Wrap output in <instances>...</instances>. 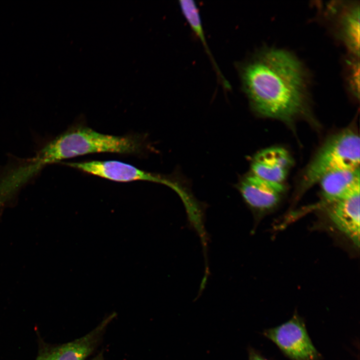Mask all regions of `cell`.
<instances>
[{
	"instance_id": "1",
	"label": "cell",
	"mask_w": 360,
	"mask_h": 360,
	"mask_svg": "<svg viewBox=\"0 0 360 360\" xmlns=\"http://www.w3.org/2000/svg\"><path fill=\"white\" fill-rule=\"evenodd\" d=\"M240 76L250 105L260 116L288 123L307 112L308 76L291 52L262 48L242 66Z\"/></svg>"
},
{
	"instance_id": "2",
	"label": "cell",
	"mask_w": 360,
	"mask_h": 360,
	"mask_svg": "<svg viewBox=\"0 0 360 360\" xmlns=\"http://www.w3.org/2000/svg\"><path fill=\"white\" fill-rule=\"evenodd\" d=\"M142 146L136 136L103 134L85 126L71 128L46 144L54 162L94 153L138 154Z\"/></svg>"
},
{
	"instance_id": "3",
	"label": "cell",
	"mask_w": 360,
	"mask_h": 360,
	"mask_svg": "<svg viewBox=\"0 0 360 360\" xmlns=\"http://www.w3.org/2000/svg\"><path fill=\"white\" fill-rule=\"evenodd\" d=\"M360 140L352 129H345L326 140L306 168L300 192L319 182L330 172L360 168Z\"/></svg>"
},
{
	"instance_id": "4",
	"label": "cell",
	"mask_w": 360,
	"mask_h": 360,
	"mask_svg": "<svg viewBox=\"0 0 360 360\" xmlns=\"http://www.w3.org/2000/svg\"><path fill=\"white\" fill-rule=\"evenodd\" d=\"M264 334L291 360L320 358V354L308 334L304 320L296 313L281 325L266 330Z\"/></svg>"
},
{
	"instance_id": "5",
	"label": "cell",
	"mask_w": 360,
	"mask_h": 360,
	"mask_svg": "<svg viewBox=\"0 0 360 360\" xmlns=\"http://www.w3.org/2000/svg\"><path fill=\"white\" fill-rule=\"evenodd\" d=\"M64 164L86 173L116 182L144 180L161 183L170 188L173 184L172 181L160 176L116 160H92Z\"/></svg>"
},
{
	"instance_id": "6",
	"label": "cell",
	"mask_w": 360,
	"mask_h": 360,
	"mask_svg": "<svg viewBox=\"0 0 360 360\" xmlns=\"http://www.w3.org/2000/svg\"><path fill=\"white\" fill-rule=\"evenodd\" d=\"M360 185L324 206L333 225L358 247L360 244Z\"/></svg>"
},
{
	"instance_id": "7",
	"label": "cell",
	"mask_w": 360,
	"mask_h": 360,
	"mask_svg": "<svg viewBox=\"0 0 360 360\" xmlns=\"http://www.w3.org/2000/svg\"><path fill=\"white\" fill-rule=\"evenodd\" d=\"M238 188L244 202L256 216L274 208L285 191L282 183L267 180L252 173L241 180Z\"/></svg>"
},
{
	"instance_id": "8",
	"label": "cell",
	"mask_w": 360,
	"mask_h": 360,
	"mask_svg": "<svg viewBox=\"0 0 360 360\" xmlns=\"http://www.w3.org/2000/svg\"><path fill=\"white\" fill-rule=\"evenodd\" d=\"M329 14L332 18L336 36L350 54L360 56V4L356 2L330 4Z\"/></svg>"
},
{
	"instance_id": "9",
	"label": "cell",
	"mask_w": 360,
	"mask_h": 360,
	"mask_svg": "<svg viewBox=\"0 0 360 360\" xmlns=\"http://www.w3.org/2000/svg\"><path fill=\"white\" fill-rule=\"evenodd\" d=\"M293 164L290 153L279 146L264 149L252 160V172L262 179L282 183Z\"/></svg>"
},
{
	"instance_id": "10",
	"label": "cell",
	"mask_w": 360,
	"mask_h": 360,
	"mask_svg": "<svg viewBox=\"0 0 360 360\" xmlns=\"http://www.w3.org/2000/svg\"><path fill=\"white\" fill-rule=\"evenodd\" d=\"M360 168L330 172L319 182L324 205L340 198L360 184Z\"/></svg>"
},
{
	"instance_id": "11",
	"label": "cell",
	"mask_w": 360,
	"mask_h": 360,
	"mask_svg": "<svg viewBox=\"0 0 360 360\" xmlns=\"http://www.w3.org/2000/svg\"><path fill=\"white\" fill-rule=\"evenodd\" d=\"M94 336L88 334L40 355L37 360H84L91 352Z\"/></svg>"
},
{
	"instance_id": "12",
	"label": "cell",
	"mask_w": 360,
	"mask_h": 360,
	"mask_svg": "<svg viewBox=\"0 0 360 360\" xmlns=\"http://www.w3.org/2000/svg\"><path fill=\"white\" fill-rule=\"evenodd\" d=\"M179 3L182 13L184 18L188 21L192 31L196 34V36L200 38L204 44L205 50L209 55L210 60H212L214 66L216 68L217 73L221 79V80H224V78L220 72L218 68L210 54V52L206 42L200 16L196 4L194 1L192 0H180Z\"/></svg>"
},
{
	"instance_id": "13",
	"label": "cell",
	"mask_w": 360,
	"mask_h": 360,
	"mask_svg": "<svg viewBox=\"0 0 360 360\" xmlns=\"http://www.w3.org/2000/svg\"><path fill=\"white\" fill-rule=\"evenodd\" d=\"M346 60L347 88L352 96L358 100L360 97L359 57L351 54Z\"/></svg>"
},
{
	"instance_id": "14",
	"label": "cell",
	"mask_w": 360,
	"mask_h": 360,
	"mask_svg": "<svg viewBox=\"0 0 360 360\" xmlns=\"http://www.w3.org/2000/svg\"><path fill=\"white\" fill-rule=\"evenodd\" d=\"M248 360H268L262 356L259 352L252 348L248 351Z\"/></svg>"
}]
</instances>
